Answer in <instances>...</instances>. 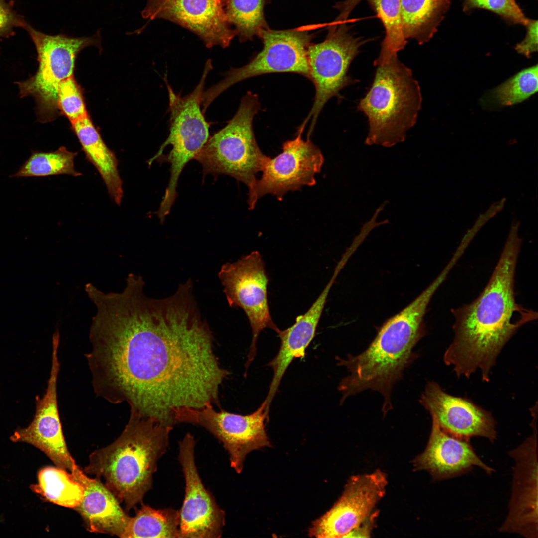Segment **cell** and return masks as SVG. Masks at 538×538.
Segmentation results:
<instances>
[{
	"label": "cell",
	"instance_id": "obj_8",
	"mask_svg": "<svg viewBox=\"0 0 538 538\" xmlns=\"http://www.w3.org/2000/svg\"><path fill=\"white\" fill-rule=\"evenodd\" d=\"M23 29L35 45L39 67L34 76L17 83L20 95L22 97H33L38 120L50 122L60 114L57 106L59 86L62 81L73 76L78 54L91 46L101 49L100 29L92 36L75 37L65 34H46L28 22Z\"/></svg>",
	"mask_w": 538,
	"mask_h": 538
},
{
	"label": "cell",
	"instance_id": "obj_11",
	"mask_svg": "<svg viewBox=\"0 0 538 538\" xmlns=\"http://www.w3.org/2000/svg\"><path fill=\"white\" fill-rule=\"evenodd\" d=\"M219 277L229 305L245 312L252 330V338L246 371L256 354V343L265 329L277 333L280 329L273 322L268 299L269 278L260 253L254 251L237 261L223 265Z\"/></svg>",
	"mask_w": 538,
	"mask_h": 538
},
{
	"label": "cell",
	"instance_id": "obj_28",
	"mask_svg": "<svg viewBox=\"0 0 538 538\" xmlns=\"http://www.w3.org/2000/svg\"><path fill=\"white\" fill-rule=\"evenodd\" d=\"M381 20L386 35L378 58L374 65L384 62L398 55L407 44L402 27L400 0H369Z\"/></svg>",
	"mask_w": 538,
	"mask_h": 538
},
{
	"label": "cell",
	"instance_id": "obj_27",
	"mask_svg": "<svg viewBox=\"0 0 538 538\" xmlns=\"http://www.w3.org/2000/svg\"><path fill=\"white\" fill-rule=\"evenodd\" d=\"M538 65L525 69L486 93L481 103L486 108H495L520 103L538 91Z\"/></svg>",
	"mask_w": 538,
	"mask_h": 538
},
{
	"label": "cell",
	"instance_id": "obj_26",
	"mask_svg": "<svg viewBox=\"0 0 538 538\" xmlns=\"http://www.w3.org/2000/svg\"><path fill=\"white\" fill-rule=\"evenodd\" d=\"M65 470L57 466L41 468L37 483L32 484L30 488L47 501L74 509L83 499L84 488Z\"/></svg>",
	"mask_w": 538,
	"mask_h": 538
},
{
	"label": "cell",
	"instance_id": "obj_35",
	"mask_svg": "<svg viewBox=\"0 0 538 538\" xmlns=\"http://www.w3.org/2000/svg\"><path fill=\"white\" fill-rule=\"evenodd\" d=\"M377 513L373 512L366 520L354 529L345 537H370Z\"/></svg>",
	"mask_w": 538,
	"mask_h": 538
},
{
	"label": "cell",
	"instance_id": "obj_15",
	"mask_svg": "<svg viewBox=\"0 0 538 538\" xmlns=\"http://www.w3.org/2000/svg\"><path fill=\"white\" fill-rule=\"evenodd\" d=\"M387 475L380 470L351 477L333 506L308 529L310 537H345L373 512L385 494Z\"/></svg>",
	"mask_w": 538,
	"mask_h": 538
},
{
	"label": "cell",
	"instance_id": "obj_14",
	"mask_svg": "<svg viewBox=\"0 0 538 538\" xmlns=\"http://www.w3.org/2000/svg\"><path fill=\"white\" fill-rule=\"evenodd\" d=\"M196 441L187 433L179 442L178 460L183 472L185 496L179 512L180 538H219L223 534L225 514L203 484L195 458Z\"/></svg>",
	"mask_w": 538,
	"mask_h": 538
},
{
	"label": "cell",
	"instance_id": "obj_17",
	"mask_svg": "<svg viewBox=\"0 0 538 538\" xmlns=\"http://www.w3.org/2000/svg\"><path fill=\"white\" fill-rule=\"evenodd\" d=\"M59 344V338H52L50 376L44 395L42 398L36 399L35 413L32 421L27 427L17 428L10 439L13 442L25 443L37 448L57 467L71 471L75 461L67 448L58 409Z\"/></svg>",
	"mask_w": 538,
	"mask_h": 538
},
{
	"label": "cell",
	"instance_id": "obj_1",
	"mask_svg": "<svg viewBox=\"0 0 538 538\" xmlns=\"http://www.w3.org/2000/svg\"><path fill=\"white\" fill-rule=\"evenodd\" d=\"M192 289L189 280L163 299L134 290L110 312L93 351L97 381L111 402L172 427L181 410L220 406L229 374Z\"/></svg>",
	"mask_w": 538,
	"mask_h": 538
},
{
	"label": "cell",
	"instance_id": "obj_3",
	"mask_svg": "<svg viewBox=\"0 0 538 538\" xmlns=\"http://www.w3.org/2000/svg\"><path fill=\"white\" fill-rule=\"evenodd\" d=\"M438 288V284L433 281L407 306L387 319L361 353L336 359L338 365L348 372L338 386L340 403L349 396L370 389L383 396L384 415L392 409V388L415 358L413 348L424 335V317Z\"/></svg>",
	"mask_w": 538,
	"mask_h": 538
},
{
	"label": "cell",
	"instance_id": "obj_33",
	"mask_svg": "<svg viewBox=\"0 0 538 538\" xmlns=\"http://www.w3.org/2000/svg\"><path fill=\"white\" fill-rule=\"evenodd\" d=\"M27 22L14 10L7 0H0V38H7L14 34V29L23 28Z\"/></svg>",
	"mask_w": 538,
	"mask_h": 538
},
{
	"label": "cell",
	"instance_id": "obj_5",
	"mask_svg": "<svg viewBox=\"0 0 538 538\" xmlns=\"http://www.w3.org/2000/svg\"><path fill=\"white\" fill-rule=\"evenodd\" d=\"M374 65L373 82L357 108L368 118L366 143L390 146L404 140L415 124L422 100L420 87L398 55Z\"/></svg>",
	"mask_w": 538,
	"mask_h": 538
},
{
	"label": "cell",
	"instance_id": "obj_30",
	"mask_svg": "<svg viewBox=\"0 0 538 538\" xmlns=\"http://www.w3.org/2000/svg\"><path fill=\"white\" fill-rule=\"evenodd\" d=\"M264 0H226L227 16L240 42L259 37L269 28L264 17Z\"/></svg>",
	"mask_w": 538,
	"mask_h": 538
},
{
	"label": "cell",
	"instance_id": "obj_6",
	"mask_svg": "<svg viewBox=\"0 0 538 538\" xmlns=\"http://www.w3.org/2000/svg\"><path fill=\"white\" fill-rule=\"evenodd\" d=\"M260 109L258 96L248 92L234 116L222 129L209 137L194 159L202 165L203 175L230 176L251 191L268 159L256 142L253 128Z\"/></svg>",
	"mask_w": 538,
	"mask_h": 538
},
{
	"label": "cell",
	"instance_id": "obj_21",
	"mask_svg": "<svg viewBox=\"0 0 538 538\" xmlns=\"http://www.w3.org/2000/svg\"><path fill=\"white\" fill-rule=\"evenodd\" d=\"M340 272L335 269L333 274L321 293L303 314L298 316L295 322L286 329L277 333L280 347L276 356L268 364L273 371V376L267 396L264 400L269 409L271 403L277 391L280 381L289 364L294 358L304 357L306 349L313 340L326 304L327 297Z\"/></svg>",
	"mask_w": 538,
	"mask_h": 538
},
{
	"label": "cell",
	"instance_id": "obj_18",
	"mask_svg": "<svg viewBox=\"0 0 538 538\" xmlns=\"http://www.w3.org/2000/svg\"><path fill=\"white\" fill-rule=\"evenodd\" d=\"M533 434L510 452L515 460L512 497L508 515L500 531L527 538H538V443Z\"/></svg>",
	"mask_w": 538,
	"mask_h": 538
},
{
	"label": "cell",
	"instance_id": "obj_13",
	"mask_svg": "<svg viewBox=\"0 0 538 538\" xmlns=\"http://www.w3.org/2000/svg\"><path fill=\"white\" fill-rule=\"evenodd\" d=\"M306 125L302 123L300 125L295 138L283 143L280 154L273 158L269 157L261 178L248 193L249 209H253L258 200L266 194H271L281 201L289 191L316 184L315 175L320 171L324 158L309 138L302 139Z\"/></svg>",
	"mask_w": 538,
	"mask_h": 538
},
{
	"label": "cell",
	"instance_id": "obj_9",
	"mask_svg": "<svg viewBox=\"0 0 538 538\" xmlns=\"http://www.w3.org/2000/svg\"><path fill=\"white\" fill-rule=\"evenodd\" d=\"M262 50L250 61L240 68H231L224 78L204 91L203 111L206 112L213 101L233 85L257 76L272 73H297L309 79L307 52L313 36L307 30L295 29L275 30L269 28L259 36Z\"/></svg>",
	"mask_w": 538,
	"mask_h": 538
},
{
	"label": "cell",
	"instance_id": "obj_31",
	"mask_svg": "<svg viewBox=\"0 0 538 538\" xmlns=\"http://www.w3.org/2000/svg\"><path fill=\"white\" fill-rule=\"evenodd\" d=\"M57 97L60 113L67 117L71 123L88 116L82 91L73 75L61 82Z\"/></svg>",
	"mask_w": 538,
	"mask_h": 538
},
{
	"label": "cell",
	"instance_id": "obj_2",
	"mask_svg": "<svg viewBox=\"0 0 538 538\" xmlns=\"http://www.w3.org/2000/svg\"><path fill=\"white\" fill-rule=\"evenodd\" d=\"M521 240L513 227L494 271L483 291L470 304L452 310L454 338L444 355L458 376L469 377L477 369L489 380L502 348L523 324L515 315L527 310L517 304L515 274Z\"/></svg>",
	"mask_w": 538,
	"mask_h": 538
},
{
	"label": "cell",
	"instance_id": "obj_16",
	"mask_svg": "<svg viewBox=\"0 0 538 538\" xmlns=\"http://www.w3.org/2000/svg\"><path fill=\"white\" fill-rule=\"evenodd\" d=\"M226 0H147L141 15L163 19L194 33L208 48L229 46L236 32L226 12Z\"/></svg>",
	"mask_w": 538,
	"mask_h": 538
},
{
	"label": "cell",
	"instance_id": "obj_12",
	"mask_svg": "<svg viewBox=\"0 0 538 538\" xmlns=\"http://www.w3.org/2000/svg\"><path fill=\"white\" fill-rule=\"evenodd\" d=\"M177 423L199 425L221 442L227 451L231 467L240 473L247 455L251 451L271 444L265 430L268 419L265 401L253 413L246 415L221 410L218 412L213 405L201 409L186 408L176 415Z\"/></svg>",
	"mask_w": 538,
	"mask_h": 538
},
{
	"label": "cell",
	"instance_id": "obj_10",
	"mask_svg": "<svg viewBox=\"0 0 538 538\" xmlns=\"http://www.w3.org/2000/svg\"><path fill=\"white\" fill-rule=\"evenodd\" d=\"M366 40L351 34L345 23L335 22L325 39L312 44L307 52L309 79L315 90L314 102L303 123L310 120L309 138L317 118L325 104L331 98L341 97L340 92L358 80L348 75L349 66Z\"/></svg>",
	"mask_w": 538,
	"mask_h": 538
},
{
	"label": "cell",
	"instance_id": "obj_22",
	"mask_svg": "<svg viewBox=\"0 0 538 538\" xmlns=\"http://www.w3.org/2000/svg\"><path fill=\"white\" fill-rule=\"evenodd\" d=\"M71 472L84 488L83 499L74 509L82 517L87 529L121 538L130 517L118 500L99 478L87 477L75 462Z\"/></svg>",
	"mask_w": 538,
	"mask_h": 538
},
{
	"label": "cell",
	"instance_id": "obj_24",
	"mask_svg": "<svg viewBox=\"0 0 538 538\" xmlns=\"http://www.w3.org/2000/svg\"><path fill=\"white\" fill-rule=\"evenodd\" d=\"M405 38L419 44L429 41L450 8L451 0H400Z\"/></svg>",
	"mask_w": 538,
	"mask_h": 538
},
{
	"label": "cell",
	"instance_id": "obj_7",
	"mask_svg": "<svg viewBox=\"0 0 538 538\" xmlns=\"http://www.w3.org/2000/svg\"><path fill=\"white\" fill-rule=\"evenodd\" d=\"M212 68V60L208 59L198 84L184 96L175 93L166 76L163 79L169 97V134L157 153L148 161L150 166L162 155L167 146L171 145L170 151L162 158L170 164L168 184L159 206L163 212L170 211L177 196L178 181L183 169L190 160L194 159L210 137V124L200 106L206 79Z\"/></svg>",
	"mask_w": 538,
	"mask_h": 538
},
{
	"label": "cell",
	"instance_id": "obj_19",
	"mask_svg": "<svg viewBox=\"0 0 538 538\" xmlns=\"http://www.w3.org/2000/svg\"><path fill=\"white\" fill-rule=\"evenodd\" d=\"M439 427L456 437L496 438V423L491 414L471 401L445 392L435 382H428L419 400Z\"/></svg>",
	"mask_w": 538,
	"mask_h": 538
},
{
	"label": "cell",
	"instance_id": "obj_32",
	"mask_svg": "<svg viewBox=\"0 0 538 538\" xmlns=\"http://www.w3.org/2000/svg\"><path fill=\"white\" fill-rule=\"evenodd\" d=\"M485 9L500 16L507 24L525 26L528 18L515 0H463V11Z\"/></svg>",
	"mask_w": 538,
	"mask_h": 538
},
{
	"label": "cell",
	"instance_id": "obj_23",
	"mask_svg": "<svg viewBox=\"0 0 538 538\" xmlns=\"http://www.w3.org/2000/svg\"><path fill=\"white\" fill-rule=\"evenodd\" d=\"M71 123L87 160L100 174L110 197L120 205L123 195V182L114 152L106 145L89 116Z\"/></svg>",
	"mask_w": 538,
	"mask_h": 538
},
{
	"label": "cell",
	"instance_id": "obj_25",
	"mask_svg": "<svg viewBox=\"0 0 538 538\" xmlns=\"http://www.w3.org/2000/svg\"><path fill=\"white\" fill-rule=\"evenodd\" d=\"M141 504L135 515L130 517L121 538H180L179 510L156 509Z\"/></svg>",
	"mask_w": 538,
	"mask_h": 538
},
{
	"label": "cell",
	"instance_id": "obj_20",
	"mask_svg": "<svg viewBox=\"0 0 538 538\" xmlns=\"http://www.w3.org/2000/svg\"><path fill=\"white\" fill-rule=\"evenodd\" d=\"M432 428L424 451L413 460L416 470H425L434 480L458 476L476 466L491 474L494 470L477 456L469 439L443 431L432 418Z\"/></svg>",
	"mask_w": 538,
	"mask_h": 538
},
{
	"label": "cell",
	"instance_id": "obj_29",
	"mask_svg": "<svg viewBox=\"0 0 538 538\" xmlns=\"http://www.w3.org/2000/svg\"><path fill=\"white\" fill-rule=\"evenodd\" d=\"M77 152L62 146L52 152H32L29 158L11 177H46L60 174L79 176L74 160Z\"/></svg>",
	"mask_w": 538,
	"mask_h": 538
},
{
	"label": "cell",
	"instance_id": "obj_36",
	"mask_svg": "<svg viewBox=\"0 0 538 538\" xmlns=\"http://www.w3.org/2000/svg\"><path fill=\"white\" fill-rule=\"evenodd\" d=\"M362 0H345L336 4L335 7L337 9L340 13L336 19V22H344L348 16L356 7V6Z\"/></svg>",
	"mask_w": 538,
	"mask_h": 538
},
{
	"label": "cell",
	"instance_id": "obj_4",
	"mask_svg": "<svg viewBox=\"0 0 538 538\" xmlns=\"http://www.w3.org/2000/svg\"><path fill=\"white\" fill-rule=\"evenodd\" d=\"M119 438L94 451L85 468L87 474L103 477L105 486L129 510L142 503L151 489L157 463L167 450L173 427L131 410Z\"/></svg>",
	"mask_w": 538,
	"mask_h": 538
},
{
	"label": "cell",
	"instance_id": "obj_34",
	"mask_svg": "<svg viewBox=\"0 0 538 538\" xmlns=\"http://www.w3.org/2000/svg\"><path fill=\"white\" fill-rule=\"evenodd\" d=\"M538 21L529 19L525 26L526 34L524 39L517 44L515 49L519 54L530 58L538 51Z\"/></svg>",
	"mask_w": 538,
	"mask_h": 538
}]
</instances>
